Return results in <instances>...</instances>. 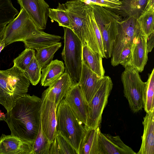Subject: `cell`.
<instances>
[{
	"instance_id": "1",
	"label": "cell",
	"mask_w": 154,
	"mask_h": 154,
	"mask_svg": "<svg viewBox=\"0 0 154 154\" xmlns=\"http://www.w3.org/2000/svg\"><path fill=\"white\" fill-rule=\"evenodd\" d=\"M41 98L26 94L16 99L13 108L5 114V121L11 135L33 143L39 127Z\"/></svg>"
},
{
	"instance_id": "2",
	"label": "cell",
	"mask_w": 154,
	"mask_h": 154,
	"mask_svg": "<svg viewBox=\"0 0 154 154\" xmlns=\"http://www.w3.org/2000/svg\"><path fill=\"white\" fill-rule=\"evenodd\" d=\"M69 16L70 29L80 39L82 45H87L101 54L91 22L88 5L79 0H70L64 4Z\"/></svg>"
},
{
	"instance_id": "3",
	"label": "cell",
	"mask_w": 154,
	"mask_h": 154,
	"mask_svg": "<svg viewBox=\"0 0 154 154\" xmlns=\"http://www.w3.org/2000/svg\"><path fill=\"white\" fill-rule=\"evenodd\" d=\"M140 29L137 20L134 17L126 18L119 22L111 57V62L113 66L119 64L122 66L126 62Z\"/></svg>"
},
{
	"instance_id": "4",
	"label": "cell",
	"mask_w": 154,
	"mask_h": 154,
	"mask_svg": "<svg viewBox=\"0 0 154 154\" xmlns=\"http://www.w3.org/2000/svg\"><path fill=\"white\" fill-rule=\"evenodd\" d=\"M56 130L66 138L78 154L85 131L84 126L79 121L63 99L57 106Z\"/></svg>"
},
{
	"instance_id": "5",
	"label": "cell",
	"mask_w": 154,
	"mask_h": 154,
	"mask_svg": "<svg viewBox=\"0 0 154 154\" xmlns=\"http://www.w3.org/2000/svg\"><path fill=\"white\" fill-rule=\"evenodd\" d=\"M100 32L105 57H111L113 44L117 33L120 16L112 10L96 5L91 6Z\"/></svg>"
},
{
	"instance_id": "6",
	"label": "cell",
	"mask_w": 154,
	"mask_h": 154,
	"mask_svg": "<svg viewBox=\"0 0 154 154\" xmlns=\"http://www.w3.org/2000/svg\"><path fill=\"white\" fill-rule=\"evenodd\" d=\"M63 28L64 46L61 54L65 64V71L69 74L72 82H79L82 68V45L80 39L70 29Z\"/></svg>"
},
{
	"instance_id": "7",
	"label": "cell",
	"mask_w": 154,
	"mask_h": 154,
	"mask_svg": "<svg viewBox=\"0 0 154 154\" xmlns=\"http://www.w3.org/2000/svg\"><path fill=\"white\" fill-rule=\"evenodd\" d=\"M124 67L121 76L124 95L131 110L137 113L144 107L146 82L142 81L139 72L136 69L130 65H126Z\"/></svg>"
},
{
	"instance_id": "8",
	"label": "cell",
	"mask_w": 154,
	"mask_h": 154,
	"mask_svg": "<svg viewBox=\"0 0 154 154\" xmlns=\"http://www.w3.org/2000/svg\"><path fill=\"white\" fill-rule=\"evenodd\" d=\"M113 84L108 76L101 77L92 99L88 103L85 128H94L100 126L104 109L107 102Z\"/></svg>"
},
{
	"instance_id": "9",
	"label": "cell",
	"mask_w": 154,
	"mask_h": 154,
	"mask_svg": "<svg viewBox=\"0 0 154 154\" xmlns=\"http://www.w3.org/2000/svg\"><path fill=\"white\" fill-rule=\"evenodd\" d=\"M36 26L26 11L21 8L17 17L6 26L3 37L5 46L40 33Z\"/></svg>"
},
{
	"instance_id": "10",
	"label": "cell",
	"mask_w": 154,
	"mask_h": 154,
	"mask_svg": "<svg viewBox=\"0 0 154 154\" xmlns=\"http://www.w3.org/2000/svg\"><path fill=\"white\" fill-rule=\"evenodd\" d=\"M40 111V121L42 131L48 140L52 142L55 138L56 130V112L57 106L54 96L47 89L42 94Z\"/></svg>"
},
{
	"instance_id": "11",
	"label": "cell",
	"mask_w": 154,
	"mask_h": 154,
	"mask_svg": "<svg viewBox=\"0 0 154 154\" xmlns=\"http://www.w3.org/2000/svg\"><path fill=\"white\" fill-rule=\"evenodd\" d=\"M64 97L79 121L86 125L88 104L78 82H72Z\"/></svg>"
},
{
	"instance_id": "12",
	"label": "cell",
	"mask_w": 154,
	"mask_h": 154,
	"mask_svg": "<svg viewBox=\"0 0 154 154\" xmlns=\"http://www.w3.org/2000/svg\"><path fill=\"white\" fill-rule=\"evenodd\" d=\"M147 36L140 29L134 39L130 55L125 64L130 65L142 72L148 61V53L147 45Z\"/></svg>"
},
{
	"instance_id": "13",
	"label": "cell",
	"mask_w": 154,
	"mask_h": 154,
	"mask_svg": "<svg viewBox=\"0 0 154 154\" xmlns=\"http://www.w3.org/2000/svg\"><path fill=\"white\" fill-rule=\"evenodd\" d=\"M40 30L46 27L48 17L49 6L44 0H17Z\"/></svg>"
},
{
	"instance_id": "14",
	"label": "cell",
	"mask_w": 154,
	"mask_h": 154,
	"mask_svg": "<svg viewBox=\"0 0 154 154\" xmlns=\"http://www.w3.org/2000/svg\"><path fill=\"white\" fill-rule=\"evenodd\" d=\"M5 70L7 75V86L13 93L15 99L24 95L28 91L30 84L25 72L14 65Z\"/></svg>"
},
{
	"instance_id": "15",
	"label": "cell",
	"mask_w": 154,
	"mask_h": 154,
	"mask_svg": "<svg viewBox=\"0 0 154 154\" xmlns=\"http://www.w3.org/2000/svg\"><path fill=\"white\" fill-rule=\"evenodd\" d=\"M33 143L11 135L0 137V154H35Z\"/></svg>"
},
{
	"instance_id": "16",
	"label": "cell",
	"mask_w": 154,
	"mask_h": 154,
	"mask_svg": "<svg viewBox=\"0 0 154 154\" xmlns=\"http://www.w3.org/2000/svg\"><path fill=\"white\" fill-rule=\"evenodd\" d=\"M100 145L101 154H135L130 147L125 144L119 136L100 134Z\"/></svg>"
},
{
	"instance_id": "17",
	"label": "cell",
	"mask_w": 154,
	"mask_h": 154,
	"mask_svg": "<svg viewBox=\"0 0 154 154\" xmlns=\"http://www.w3.org/2000/svg\"><path fill=\"white\" fill-rule=\"evenodd\" d=\"M101 78L82 62L81 77L78 83L88 104L95 93Z\"/></svg>"
},
{
	"instance_id": "18",
	"label": "cell",
	"mask_w": 154,
	"mask_h": 154,
	"mask_svg": "<svg viewBox=\"0 0 154 154\" xmlns=\"http://www.w3.org/2000/svg\"><path fill=\"white\" fill-rule=\"evenodd\" d=\"M142 124V143L137 154H154V110L146 113Z\"/></svg>"
},
{
	"instance_id": "19",
	"label": "cell",
	"mask_w": 154,
	"mask_h": 154,
	"mask_svg": "<svg viewBox=\"0 0 154 154\" xmlns=\"http://www.w3.org/2000/svg\"><path fill=\"white\" fill-rule=\"evenodd\" d=\"M100 132L99 126L94 128L85 127L84 136L80 145L78 154H101Z\"/></svg>"
},
{
	"instance_id": "20",
	"label": "cell",
	"mask_w": 154,
	"mask_h": 154,
	"mask_svg": "<svg viewBox=\"0 0 154 154\" xmlns=\"http://www.w3.org/2000/svg\"><path fill=\"white\" fill-rule=\"evenodd\" d=\"M65 68L63 62L56 59L41 69V84L42 86H49L64 72Z\"/></svg>"
},
{
	"instance_id": "21",
	"label": "cell",
	"mask_w": 154,
	"mask_h": 154,
	"mask_svg": "<svg viewBox=\"0 0 154 154\" xmlns=\"http://www.w3.org/2000/svg\"><path fill=\"white\" fill-rule=\"evenodd\" d=\"M102 58L99 53L93 51L87 45L82 46V62L100 77L104 76L105 73Z\"/></svg>"
},
{
	"instance_id": "22",
	"label": "cell",
	"mask_w": 154,
	"mask_h": 154,
	"mask_svg": "<svg viewBox=\"0 0 154 154\" xmlns=\"http://www.w3.org/2000/svg\"><path fill=\"white\" fill-rule=\"evenodd\" d=\"M72 83L69 74L65 71L64 73L46 89L54 96L55 103L57 106L64 97Z\"/></svg>"
},
{
	"instance_id": "23",
	"label": "cell",
	"mask_w": 154,
	"mask_h": 154,
	"mask_svg": "<svg viewBox=\"0 0 154 154\" xmlns=\"http://www.w3.org/2000/svg\"><path fill=\"white\" fill-rule=\"evenodd\" d=\"M61 37L46 33L42 31L38 34L29 37L23 41L25 48L35 50L49 46L59 42Z\"/></svg>"
},
{
	"instance_id": "24",
	"label": "cell",
	"mask_w": 154,
	"mask_h": 154,
	"mask_svg": "<svg viewBox=\"0 0 154 154\" xmlns=\"http://www.w3.org/2000/svg\"><path fill=\"white\" fill-rule=\"evenodd\" d=\"M122 5L119 10L114 11L118 14L136 19L144 11L147 0H120Z\"/></svg>"
},
{
	"instance_id": "25",
	"label": "cell",
	"mask_w": 154,
	"mask_h": 154,
	"mask_svg": "<svg viewBox=\"0 0 154 154\" xmlns=\"http://www.w3.org/2000/svg\"><path fill=\"white\" fill-rule=\"evenodd\" d=\"M7 75L5 70H0V104L10 111L15 105L16 100L7 85Z\"/></svg>"
},
{
	"instance_id": "26",
	"label": "cell",
	"mask_w": 154,
	"mask_h": 154,
	"mask_svg": "<svg viewBox=\"0 0 154 154\" xmlns=\"http://www.w3.org/2000/svg\"><path fill=\"white\" fill-rule=\"evenodd\" d=\"M78 154L76 151L58 131L52 142L49 154Z\"/></svg>"
},
{
	"instance_id": "27",
	"label": "cell",
	"mask_w": 154,
	"mask_h": 154,
	"mask_svg": "<svg viewBox=\"0 0 154 154\" xmlns=\"http://www.w3.org/2000/svg\"><path fill=\"white\" fill-rule=\"evenodd\" d=\"M61 46V43L59 42L36 50L35 57L42 69L53 60L54 54Z\"/></svg>"
},
{
	"instance_id": "28",
	"label": "cell",
	"mask_w": 154,
	"mask_h": 154,
	"mask_svg": "<svg viewBox=\"0 0 154 154\" xmlns=\"http://www.w3.org/2000/svg\"><path fill=\"white\" fill-rule=\"evenodd\" d=\"M137 20L141 29L147 37L154 32V8L145 10Z\"/></svg>"
},
{
	"instance_id": "29",
	"label": "cell",
	"mask_w": 154,
	"mask_h": 154,
	"mask_svg": "<svg viewBox=\"0 0 154 154\" xmlns=\"http://www.w3.org/2000/svg\"><path fill=\"white\" fill-rule=\"evenodd\" d=\"M154 69L146 82L144 98V107L146 113L154 110Z\"/></svg>"
},
{
	"instance_id": "30",
	"label": "cell",
	"mask_w": 154,
	"mask_h": 154,
	"mask_svg": "<svg viewBox=\"0 0 154 154\" xmlns=\"http://www.w3.org/2000/svg\"><path fill=\"white\" fill-rule=\"evenodd\" d=\"M48 17L52 22L55 21L59 26L70 28L69 19L67 12L64 4L58 3L56 8H49Z\"/></svg>"
},
{
	"instance_id": "31",
	"label": "cell",
	"mask_w": 154,
	"mask_h": 154,
	"mask_svg": "<svg viewBox=\"0 0 154 154\" xmlns=\"http://www.w3.org/2000/svg\"><path fill=\"white\" fill-rule=\"evenodd\" d=\"M19 13L11 0H0V25H7Z\"/></svg>"
},
{
	"instance_id": "32",
	"label": "cell",
	"mask_w": 154,
	"mask_h": 154,
	"mask_svg": "<svg viewBox=\"0 0 154 154\" xmlns=\"http://www.w3.org/2000/svg\"><path fill=\"white\" fill-rule=\"evenodd\" d=\"M51 142L43 132L40 121L38 131L32 145L35 154H49Z\"/></svg>"
},
{
	"instance_id": "33",
	"label": "cell",
	"mask_w": 154,
	"mask_h": 154,
	"mask_svg": "<svg viewBox=\"0 0 154 154\" xmlns=\"http://www.w3.org/2000/svg\"><path fill=\"white\" fill-rule=\"evenodd\" d=\"M42 68L35 56L24 72L30 82L34 86L36 85L41 78Z\"/></svg>"
},
{
	"instance_id": "34",
	"label": "cell",
	"mask_w": 154,
	"mask_h": 154,
	"mask_svg": "<svg viewBox=\"0 0 154 154\" xmlns=\"http://www.w3.org/2000/svg\"><path fill=\"white\" fill-rule=\"evenodd\" d=\"M35 50L33 49L25 48L14 60V65L25 71L35 56Z\"/></svg>"
},
{
	"instance_id": "35",
	"label": "cell",
	"mask_w": 154,
	"mask_h": 154,
	"mask_svg": "<svg viewBox=\"0 0 154 154\" xmlns=\"http://www.w3.org/2000/svg\"><path fill=\"white\" fill-rule=\"evenodd\" d=\"M89 6L96 5L116 11L119 10L122 5L120 0H79Z\"/></svg>"
},
{
	"instance_id": "36",
	"label": "cell",
	"mask_w": 154,
	"mask_h": 154,
	"mask_svg": "<svg viewBox=\"0 0 154 154\" xmlns=\"http://www.w3.org/2000/svg\"><path fill=\"white\" fill-rule=\"evenodd\" d=\"M89 10L91 22L99 48L103 58H105L101 34L96 22L92 8L89 6Z\"/></svg>"
},
{
	"instance_id": "37",
	"label": "cell",
	"mask_w": 154,
	"mask_h": 154,
	"mask_svg": "<svg viewBox=\"0 0 154 154\" xmlns=\"http://www.w3.org/2000/svg\"><path fill=\"white\" fill-rule=\"evenodd\" d=\"M147 45L148 52H151L154 46V32L147 36Z\"/></svg>"
},
{
	"instance_id": "38",
	"label": "cell",
	"mask_w": 154,
	"mask_h": 154,
	"mask_svg": "<svg viewBox=\"0 0 154 154\" xmlns=\"http://www.w3.org/2000/svg\"><path fill=\"white\" fill-rule=\"evenodd\" d=\"M7 25H0V42L3 39L5 31Z\"/></svg>"
},
{
	"instance_id": "39",
	"label": "cell",
	"mask_w": 154,
	"mask_h": 154,
	"mask_svg": "<svg viewBox=\"0 0 154 154\" xmlns=\"http://www.w3.org/2000/svg\"><path fill=\"white\" fill-rule=\"evenodd\" d=\"M150 8H154V0H147L145 10Z\"/></svg>"
},
{
	"instance_id": "40",
	"label": "cell",
	"mask_w": 154,
	"mask_h": 154,
	"mask_svg": "<svg viewBox=\"0 0 154 154\" xmlns=\"http://www.w3.org/2000/svg\"><path fill=\"white\" fill-rule=\"evenodd\" d=\"M5 46V43L3 39L0 42V53Z\"/></svg>"
},
{
	"instance_id": "41",
	"label": "cell",
	"mask_w": 154,
	"mask_h": 154,
	"mask_svg": "<svg viewBox=\"0 0 154 154\" xmlns=\"http://www.w3.org/2000/svg\"><path fill=\"white\" fill-rule=\"evenodd\" d=\"M5 114L2 112L1 110H0V121H5Z\"/></svg>"
}]
</instances>
